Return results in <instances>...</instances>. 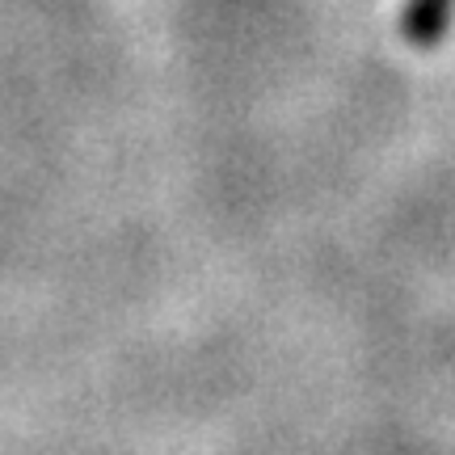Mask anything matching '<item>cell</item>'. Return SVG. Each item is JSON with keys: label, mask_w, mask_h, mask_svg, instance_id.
Returning <instances> with one entry per match:
<instances>
[{"label": "cell", "mask_w": 455, "mask_h": 455, "mask_svg": "<svg viewBox=\"0 0 455 455\" xmlns=\"http://www.w3.org/2000/svg\"><path fill=\"white\" fill-rule=\"evenodd\" d=\"M455 17V0H405L401 9V34L413 47H435L447 38Z\"/></svg>", "instance_id": "6da1fadb"}]
</instances>
